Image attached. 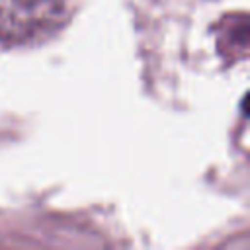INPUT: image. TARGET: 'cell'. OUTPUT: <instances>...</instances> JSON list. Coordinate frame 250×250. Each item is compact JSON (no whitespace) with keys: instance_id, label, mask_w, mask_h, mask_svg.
<instances>
[{"instance_id":"1","label":"cell","mask_w":250,"mask_h":250,"mask_svg":"<svg viewBox=\"0 0 250 250\" xmlns=\"http://www.w3.org/2000/svg\"><path fill=\"white\" fill-rule=\"evenodd\" d=\"M74 8V0H0V43L43 41L68 23Z\"/></svg>"}]
</instances>
